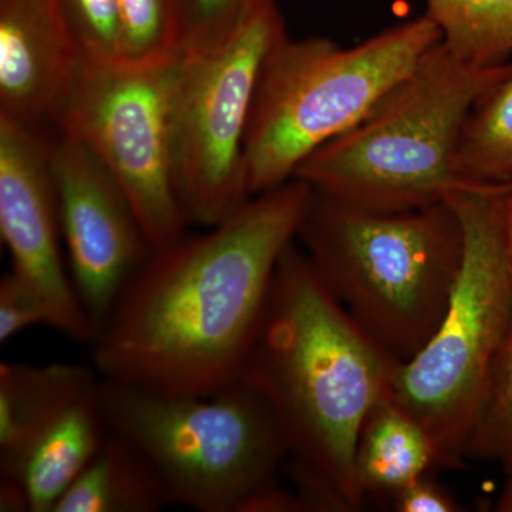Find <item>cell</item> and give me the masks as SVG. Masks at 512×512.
I'll use <instances>...</instances> for the list:
<instances>
[{
    "label": "cell",
    "mask_w": 512,
    "mask_h": 512,
    "mask_svg": "<svg viewBox=\"0 0 512 512\" xmlns=\"http://www.w3.org/2000/svg\"><path fill=\"white\" fill-rule=\"evenodd\" d=\"M311 198L312 188L293 178L204 234L154 249L90 343L101 379L183 394L241 379L276 266Z\"/></svg>",
    "instance_id": "obj_1"
},
{
    "label": "cell",
    "mask_w": 512,
    "mask_h": 512,
    "mask_svg": "<svg viewBox=\"0 0 512 512\" xmlns=\"http://www.w3.org/2000/svg\"><path fill=\"white\" fill-rule=\"evenodd\" d=\"M397 363L340 305L305 252L288 245L241 377L264 393L281 423L306 510L362 507L356 444Z\"/></svg>",
    "instance_id": "obj_2"
},
{
    "label": "cell",
    "mask_w": 512,
    "mask_h": 512,
    "mask_svg": "<svg viewBox=\"0 0 512 512\" xmlns=\"http://www.w3.org/2000/svg\"><path fill=\"white\" fill-rule=\"evenodd\" d=\"M97 396L107 431L146 460L167 504L198 512L305 511L281 484L289 460L281 423L244 377L208 394L100 377Z\"/></svg>",
    "instance_id": "obj_3"
},
{
    "label": "cell",
    "mask_w": 512,
    "mask_h": 512,
    "mask_svg": "<svg viewBox=\"0 0 512 512\" xmlns=\"http://www.w3.org/2000/svg\"><path fill=\"white\" fill-rule=\"evenodd\" d=\"M296 238L326 288L396 362L412 359L439 328L464 252L446 201L369 211L312 190Z\"/></svg>",
    "instance_id": "obj_4"
},
{
    "label": "cell",
    "mask_w": 512,
    "mask_h": 512,
    "mask_svg": "<svg viewBox=\"0 0 512 512\" xmlns=\"http://www.w3.org/2000/svg\"><path fill=\"white\" fill-rule=\"evenodd\" d=\"M511 74V62L471 63L440 42L365 119L306 158L293 178L362 210L444 202L461 188L453 158L467 117Z\"/></svg>",
    "instance_id": "obj_5"
},
{
    "label": "cell",
    "mask_w": 512,
    "mask_h": 512,
    "mask_svg": "<svg viewBox=\"0 0 512 512\" xmlns=\"http://www.w3.org/2000/svg\"><path fill=\"white\" fill-rule=\"evenodd\" d=\"M440 42L427 13L350 47L286 35L266 57L252 104L245 140L252 197L291 181L306 158L365 119Z\"/></svg>",
    "instance_id": "obj_6"
},
{
    "label": "cell",
    "mask_w": 512,
    "mask_h": 512,
    "mask_svg": "<svg viewBox=\"0 0 512 512\" xmlns=\"http://www.w3.org/2000/svg\"><path fill=\"white\" fill-rule=\"evenodd\" d=\"M512 185L461 187L446 201L461 222L463 261L439 328L404 363L387 397L430 434L441 463L464 454L512 318L504 200Z\"/></svg>",
    "instance_id": "obj_7"
},
{
    "label": "cell",
    "mask_w": 512,
    "mask_h": 512,
    "mask_svg": "<svg viewBox=\"0 0 512 512\" xmlns=\"http://www.w3.org/2000/svg\"><path fill=\"white\" fill-rule=\"evenodd\" d=\"M285 36L275 0H259L222 39L178 55L171 134L188 224L214 227L251 200L245 140L252 104L266 57Z\"/></svg>",
    "instance_id": "obj_8"
},
{
    "label": "cell",
    "mask_w": 512,
    "mask_h": 512,
    "mask_svg": "<svg viewBox=\"0 0 512 512\" xmlns=\"http://www.w3.org/2000/svg\"><path fill=\"white\" fill-rule=\"evenodd\" d=\"M178 55L153 66L80 57L57 123L113 175L154 249L174 244L190 225L175 185L171 134Z\"/></svg>",
    "instance_id": "obj_9"
},
{
    "label": "cell",
    "mask_w": 512,
    "mask_h": 512,
    "mask_svg": "<svg viewBox=\"0 0 512 512\" xmlns=\"http://www.w3.org/2000/svg\"><path fill=\"white\" fill-rule=\"evenodd\" d=\"M49 141L70 278L97 332L154 248L127 195L90 147L63 130Z\"/></svg>",
    "instance_id": "obj_10"
},
{
    "label": "cell",
    "mask_w": 512,
    "mask_h": 512,
    "mask_svg": "<svg viewBox=\"0 0 512 512\" xmlns=\"http://www.w3.org/2000/svg\"><path fill=\"white\" fill-rule=\"evenodd\" d=\"M49 144L32 128L0 116V235L12 271L46 303L50 328L92 343L96 329L63 264Z\"/></svg>",
    "instance_id": "obj_11"
},
{
    "label": "cell",
    "mask_w": 512,
    "mask_h": 512,
    "mask_svg": "<svg viewBox=\"0 0 512 512\" xmlns=\"http://www.w3.org/2000/svg\"><path fill=\"white\" fill-rule=\"evenodd\" d=\"M79 62L56 0H0V116L55 136Z\"/></svg>",
    "instance_id": "obj_12"
},
{
    "label": "cell",
    "mask_w": 512,
    "mask_h": 512,
    "mask_svg": "<svg viewBox=\"0 0 512 512\" xmlns=\"http://www.w3.org/2000/svg\"><path fill=\"white\" fill-rule=\"evenodd\" d=\"M97 390L99 384L64 410L8 471L0 473L2 480L19 485L28 512H55L56 505L106 439Z\"/></svg>",
    "instance_id": "obj_13"
},
{
    "label": "cell",
    "mask_w": 512,
    "mask_h": 512,
    "mask_svg": "<svg viewBox=\"0 0 512 512\" xmlns=\"http://www.w3.org/2000/svg\"><path fill=\"white\" fill-rule=\"evenodd\" d=\"M99 382L96 369L73 363H0V473L8 471L53 420L96 390Z\"/></svg>",
    "instance_id": "obj_14"
},
{
    "label": "cell",
    "mask_w": 512,
    "mask_h": 512,
    "mask_svg": "<svg viewBox=\"0 0 512 512\" xmlns=\"http://www.w3.org/2000/svg\"><path fill=\"white\" fill-rule=\"evenodd\" d=\"M437 463L439 450L419 421L387 396L373 407L356 444V480L363 497L396 493Z\"/></svg>",
    "instance_id": "obj_15"
},
{
    "label": "cell",
    "mask_w": 512,
    "mask_h": 512,
    "mask_svg": "<svg viewBox=\"0 0 512 512\" xmlns=\"http://www.w3.org/2000/svg\"><path fill=\"white\" fill-rule=\"evenodd\" d=\"M156 476L136 448L107 431L55 512H157L165 507Z\"/></svg>",
    "instance_id": "obj_16"
},
{
    "label": "cell",
    "mask_w": 512,
    "mask_h": 512,
    "mask_svg": "<svg viewBox=\"0 0 512 512\" xmlns=\"http://www.w3.org/2000/svg\"><path fill=\"white\" fill-rule=\"evenodd\" d=\"M453 174L461 187L512 185V74L471 110L458 138Z\"/></svg>",
    "instance_id": "obj_17"
},
{
    "label": "cell",
    "mask_w": 512,
    "mask_h": 512,
    "mask_svg": "<svg viewBox=\"0 0 512 512\" xmlns=\"http://www.w3.org/2000/svg\"><path fill=\"white\" fill-rule=\"evenodd\" d=\"M441 42L477 64L508 62L512 53V0H426Z\"/></svg>",
    "instance_id": "obj_18"
},
{
    "label": "cell",
    "mask_w": 512,
    "mask_h": 512,
    "mask_svg": "<svg viewBox=\"0 0 512 512\" xmlns=\"http://www.w3.org/2000/svg\"><path fill=\"white\" fill-rule=\"evenodd\" d=\"M464 454L497 461L507 474L512 470V318Z\"/></svg>",
    "instance_id": "obj_19"
},
{
    "label": "cell",
    "mask_w": 512,
    "mask_h": 512,
    "mask_svg": "<svg viewBox=\"0 0 512 512\" xmlns=\"http://www.w3.org/2000/svg\"><path fill=\"white\" fill-rule=\"evenodd\" d=\"M120 62L153 66L181 52L174 0H117Z\"/></svg>",
    "instance_id": "obj_20"
},
{
    "label": "cell",
    "mask_w": 512,
    "mask_h": 512,
    "mask_svg": "<svg viewBox=\"0 0 512 512\" xmlns=\"http://www.w3.org/2000/svg\"><path fill=\"white\" fill-rule=\"evenodd\" d=\"M67 33L83 59L120 62L117 0H56Z\"/></svg>",
    "instance_id": "obj_21"
},
{
    "label": "cell",
    "mask_w": 512,
    "mask_h": 512,
    "mask_svg": "<svg viewBox=\"0 0 512 512\" xmlns=\"http://www.w3.org/2000/svg\"><path fill=\"white\" fill-rule=\"evenodd\" d=\"M259 0H174L181 50L212 45Z\"/></svg>",
    "instance_id": "obj_22"
},
{
    "label": "cell",
    "mask_w": 512,
    "mask_h": 512,
    "mask_svg": "<svg viewBox=\"0 0 512 512\" xmlns=\"http://www.w3.org/2000/svg\"><path fill=\"white\" fill-rule=\"evenodd\" d=\"M52 326L49 309L35 289L10 269L0 279V342L33 326Z\"/></svg>",
    "instance_id": "obj_23"
},
{
    "label": "cell",
    "mask_w": 512,
    "mask_h": 512,
    "mask_svg": "<svg viewBox=\"0 0 512 512\" xmlns=\"http://www.w3.org/2000/svg\"><path fill=\"white\" fill-rule=\"evenodd\" d=\"M394 510L399 512H456V501L429 477L417 478L393 493Z\"/></svg>",
    "instance_id": "obj_24"
},
{
    "label": "cell",
    "mask_w": 512,
    "mask_h": 512,
    "mask_svg": "<svg viewBox=\"0 0 512 512\" xmlns=\"http://www.w3.org/2000/svg\"><path fill=\"white\" fill-rule=\"evenodd\" d=\"M504 232L507 241L508 252L512 259V187L505 195L504 200Z\"/></svg>",
    "instance_id": "obj_25"
},
{
    "label": "cell",
    "mask_w": 512,
    "mask_h": 512,
    "mask_svg": "<svg viewBox=\"0 0 512 512\" xmlns=\"http://www.w3.org/2000/svg\"><path fill=\"white\" fill-rule=\"evenodd\" d=\"M495 511L512 512V470L508 473V480L507 483H505L500 500L495 504Z\"/></svg>",
    "instance_id": "obj_26"
}]
</instances>
